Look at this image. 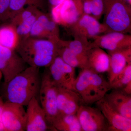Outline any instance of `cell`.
<instances>
[{
  "label": "cell",
  "mask_w": 131,
  "mask_h": 131,
  "mask_svg": "<svg viewBox=\"0 0 131 131\" xmlns=\"http://www.w3.org/2000/svg\"><path fill=\"white\" fill-rule=\"evenodd\" d=\"M74 90L80 95L82 105H88L103 98L111 88L108 81L101 74L84 68L76 78Z\"/></svg>",
  "instance_id": "cell-3"
},
{
  "label": "cell",
  "mask_w": 131,
  "mask_h": 131,
  "mask_svg": "<svg viewBox=\"0 0 131 131\" xmlns=\"http://www.w3.org/2000/svg\"><path fill=\"white\" fill-rule=\"evenodd\" d=\"M58 45L68 47L80 56L87 59L88 52L93 46L92 42L89 40L74 39L73 40H64L60 39Z\"/></svg>",
  "instance_id": "cell-20"
},
{
  "label": "cell",
  "mask_w": 131,
  "mask_h": 131,
  "mask_svg": "<svg viewBox=\"0 0 131 131\" xmlns=\"http://www.w3.org/2000/svg\"><path fill=\"white\" fill-rule=\"evenodd\" d=\"M92 45L113 52L131 47V35L118 32H109L98 35L93 39Z\"/></svg>",
  "instance_id": "cell-11"
},
{
  "label": "cell",
  "mask_w": 131,
  "mask_h": 131,
  "mask_svg": "<svg viewBox=\"0 0 131 131\" xmlns=\"http://www.w3.org/2000/svg\"><path fill=\"white\" fill-rule=\"evenodd\" d=\"M57 86L52 78L48 68H46L41 75L39 96L47 123L53 129L52 124L58 116L57 105Z\"/></svg>",
  "instance_id": "cell-5"
},
{
  "label": "cell",
  "mask_w": 131,
  "mask_h": 131,
  "mask_svg": "<svg viewBox=\"0 0 131 131\" xmlns=\"http://www.w3.org/2000/svg\"><path fill=\"white\" fill-rule=\"evenodd\" d=\"M88 67L96 73L101 74L108 72L110 68V57L103 49L93 47L87 55Z\"/></svg>",
  "instance_id": "cell-18"
},
{
  "label": "cell",
  "mask_w": 131,
  "mask_h": 131,
  "mask_svg": "<svg viewBox=\"0 0 131 131\" xmlns=\"http://www.w3.org/2000/svg\"><path fill=\"white\" fill-rule=\"evenodd\" d=\"M10 0H0V21L9 19Z\"/></svg>",
  "instance_id": "cell-29"
},
{
  "label": "cell",
  "mask_w": 131,
  "mask_h": 131,
  "mask_svg": "<svg viewBox=\"0 0 131 131\" xmlns=\"http://www.w3.org/2000/svg\"><path fill=\"white\" fill-rule=\"evenodd\" d=\"M58 45V55L66 63L81 69L88 67L87 59L76 54L68 47Z\"/></svg>",
  "instance_id": "cell-22"
},
{
  "label": "cell",
  "mask_w": 131,
  "mask_h": 131,
  "mask_svg": "<svg viewBox=\"0 0 131 131\" xmlns=\"http://www.w3.org/2000/svg\"><path fill=\"white\" fill-rule=\"evenodd\" d=\"M83 14L81 0H65L51 8L50 15L59 26L69 28Z\"/></svg>",
  "instance_id": "cell-6"
},
{
  "label": "cell",
  "mask_w": 131,
  "mask_h": 131,
  "mask_svg": "<svg viewBox=\"0 0 131 131\" xmlns=\"http://www.w3.org/2000/svg\"><path fill=\"white\" fill-rule=\"evenodd\" d=\"M47 5V0H10L9 20L25 6H34L43 12Z\"/></svg>",
  "instance_id": "cell-23"
},
{
  "label": "cell",
  "mask_w": 131,
  "mask_h": 131,
  "mask_svg": "<svg viewBox=\"0 0 131 131\" xmlns=\"http://www.w3.org/2000/svg\"><path fill=\"white\" fill-rule=\"evenodd\" d=\"M30 37L58 41L60 39L59 25L50 15L41 11L33 25Z\"/></svg>",
  "instance_id": "cell-12"
},
{
  "label": "cell",
  "mask_w": 131,
  "mask_h": 131,
  "mask_svg": "<svg viewBox=\"0 0 131 131\" xmlns=\"http://www.w3.org/2000/svg\"><path fill=\"white\" fill-rule=\"evenodd\" d=\"M3 104L4 103L3 102L2 99L0 97V131H4L2 119V115Z\"/></svg>",
  "instance_id": "cell-31"
},
{
  "label": "cell",
  "mask_w": 131,
  "mask_h": 131,
  "mask_svg": "<svg viewBox=\"0 0 131 131\" xmlns=\"http://www.w3.org/2000/svg\"><path fill=\"white\" fill-rule=\"evenodd\" d=\"M56 131H82L76 114L58 115L52 124Z\"/></svg>",
  "instance_id": "cell-19"
},
{
  "label": "cell",
  "mask_w": 131,
  "mask_h": 131,
  "mask_svg": "<svg viewBox=\"0 0 131 131\" xmlns=\"http://www.w3.org/2000/svg\"><path fill=\"white\" fill-rule=\"evenodd\" d=\"M2 73L0 71V80H1V79L2 77Z\"/></svg>",
  "instance_id": "cell-33"
},
{
  "label": "cell",
  "mask_w": 131,
  "mask_h": 131,
  "mask_svg": "<svg viewBox=\"0 0 131 131\" xmlns=\"http://www.w3.org/2000/svg\"><path fill=\"white\" fill-rule=\"evenodd\" d=\"M110 84L111 90H122L127 86L131 84V63L128 64L122 72Z\"/></svg>",
  "instance_id": "cell-25"
},
{
  "label": "cell",
  "mask_w": 131,
  "mask_h": 131,
  "mask_svg": "<svg viewBox=\"0 0 131 131\" xmlns=\"http://www.w3.org/2000/svg\"><path fill=\"white\" fill-rule=\"evenodd\" d=\"M41 11H39L37 13L32 15L15 27L16 32L18 36L19 41L30 37V32L33 25Z\"/></svg>",
  "instance_id": "cell-26"
},
{
  "label": "cell",
  "mask_w": 131,
  "mask_h": 131,
  "mask_svg": "<svg viewBox=\"0 0 131 131\" xmlns=\"http://www.w3.org/2000/svg\"><path fill=\"white\" fill-rule=\"evenodd\" d=\"M40 68L28 66L7 83V101L27 105L34 97L39 95L41 83Z\"/></svg>",
  "instance_id": "cell-1"
},
{
  "label": "cell",
  "mask_w": 131,
  "mask_h": 131,
  "mask_svg": "<svg viewBox=\"0 0 131 131\" xmlns=\"http://www.w3.org/2000/svg\"><path fill=\"white\" fill-rule=\"evenodd\" d=\"M24 106L7 101L4 103L2 119L4 131L25 130L26 113Z\"/></svg>",
  "instance_id": "cell-9"
},
{
  "label": "cell",
  "mask_w": 131,
  "mask_h": 131,
  "mask_svg": "<svg viewBox=\"0 0 131 131\" xmlns=\"http://www.w3.org/2000/svg\"><path fill=\"white\" fill-rule=\"evenodd\" d=\"M84 14L92 15L98 20L103 15V0H81Z\"/></svg>",
  "instance_id": "cell-24"
},
{
  "label": "cell",
  "mask_w": 131,
  "mask_h": 131,
  "mask_svg": "<svg viewBox=\"0 0 131 131\" xmlns=\"http://www.w3.org/2000/svg\"><path fill=\"white\" fill-rule=\"evenodd\" d=\"M103 24L108 32L128 34L131 30V6L123 0H103Z\"/></svg>",
  "instance_id": "cell-4"
},
{
  "label": "cell",
  "mask_w": 131,
  "mask_h": 131,
  "mask_svg": "<svg viewBox=\"0 0 131 131\" xmlns=\"http://www.w3.org/2000/svg\"><path fill=\"white\" fill-rule=\"evenodd\" d=\"M58 40L29 37L19 41L15 50L28 66L48 68L58 56Z\"/></svg>",
  "instance_id": "cell-2"
},
{
  "label": "cell",
  "mask_w": 131,
  "mask_h": 131,
  "mask_svg": "<svg viewBox=\"0 0 131 131\" xmlns=\"http://www.w3.org/2000/svg\"><path fill=\"white\" fill-rule=\"evenodd\" d=\"M0 71L4 78L5 83H7L15 76L20 73L18 70L0 57Z\"/></svg>",
  "instance_id": "cell-28"
},
{
  "label": "cell",
  "mask_w": 131,
  "mask_h": 131,
  "mask_svg": "<svg viewBox=\"0 0 131 131\" xmlns=\"http://www.w3.org/2000/svg\"><path fill=\"white\" fill-rule=\"evenodd\" d=\"M48 69L52 78L58 87L74 90L76 79L75 68L66 63L58 56L54 59Z\"/></svg>",
  "instance_id": "cell-10"
},
{
  "label": "cell",
  "mask_w": 131,
  "mask_h": 131,
  "mask_svg": "<svg viewBox=\"0 0 131 131\" xmlns=\"http://www.w3.org/2000/svg\"><path fill=\"white\" fill-rule=\"evenodd\" d=\"M27 106L26 131H45L49 129L55 130L47 123L44 111L37 97L32 98Z\"/></svg>",
  "instance_id": "cell-13"
},
{
  "label": "cell",
  "mask_w": 131,
  "mask_h": 131,
  "mask_svg": "<svg viewBox=\"0 0 131 131\" xmlns=\"http://www.w3.org/2000/svg\"><path fill=\"white\" fill-rule=\"evenodd\" d=\"M74 39L89 40L108 32L106 26L90 15L84 14L69 28Z\"/></svg>",
  "instance_id": "cell-7"
},
{
  "label": "cell",
  "mask_w": 131,
  "mask_h": 131,
  "mask_svg": "<svg viewBox=\"0 0 131 131\" xmlns=\"http://www.w3.org/2000/svg\"><path fill=\"white\" fill-rule=\"evenodd\" d=\"M40 11L41 10L34 6H27L10 19L9 24L16 27L32 15L37 13Z\"/></svg>",
  "instance_id": "cell-27"
},
{
  "label": "cell",
  "mask_w": 131,
  "mask_h": 131,
  "mask_svg": "<svg viewBox=\"0 0 131 131\" xmlns=\"http://www.w3.org/2000/svg\"><path fill=\"white\" fill-rule=\"evenodd\" d=\"M65 0H47V4L51 8L63 2Z\"/></svg>",
  "instance_id": "cell-30"
},
{
  "label": "cell",
  "mask_w": 131,
  "mask_h": 131,
  "mask_svg": "<svg viewBox=\"0 0 131 131\" xmlns=\"http://www.w3.org/2000/svg\"><path fill=\"white\" fill-rule=\"evenodd\" d=\"M103 97L109 105L122 116L131 119V94L121 89H112Z\"/></svg>",
  "instance_id": "cell-16"
},
{
  "label": "cell",
  "mask_w": 131,
  "mask_h": 131,
  "mask_svg": "<svg viewBox=\"0 0 131 131\" xmlns=\"http://www.w3.org/2000/svg\"><path fill=\"white\" fill-rule=\"evenodd\" d=\"M19 42L15 27L9 24L0 27V45L15 50Z\"/></svg>",
  "instance_id": "cell-21"
},
{
  "label": "cell",
  "mask_w": 131,
  "mask_h": 131,
  "mask_svg": "<svg viewBox=\"0 0 131 131\" xmlns=\"http://www.w3.org/2000/svg\"><path fill=\"white\" fill-rule=\"evenodd\" d=\"M82 131H107L108 125L98 108L81 105L76 113Z\"/></svg>",
  "instance_id": "cell-8"
},
{
  "label": "cell",
  "mask_w": 131,
  "mask_h": 131,
  "mask_svg": "<svg viewBox=\"0 0 131 131\" xmlns=\"http://www.w3.org/2000/svg\"><path fill=\"white\" fill-rule=\"evenodd\" d=\"M110 68L108 72V79L110 83L131 63V47L113 52H109Z\"/></svg>",
  "instance_id": "cell-17"
},
{
  "label": "cell",
  "mask_w": 131,
  "mask_h": 131,
  "mask_svg": "<svg viewBox=\"0 0 131 131\" xmlns=\"http://www.w3.org/2000/svg\"><path fill=\"white\" fill-rule=\"evenodd\" d=\"M95 103L107 121L108 131H131V119L126 118L117 112L104 98Z\"/></svg>",
  "instance_id": "cell-14"
},
{
  "label": "cell",
  "mask_w": 131,
  "mask_h": 131,
  "mask_svg": "<svg viewBox=\"0 0 131 131\" xmlns=\"http://www.w3.org/2000/svg\"><path fill=\"white\" fill-rule=\"evenodd\" d=\"M128 5L131 6V0H123Z\"/></svg>",
  "instance_id": "cell-32"
},
{
  "label": "cell",
  "mask_w": 131,
  "mask_h": 131,
  "mask_svg": "<svg viewBox=\"0 0 131 131\" xmlns=\"http://www.w3.org/2000/svg\"><path fill=\"white\" fill-rule=\"evenodd\" d=\"M81 105L80 95L75 90L58 87L57 105L58 115L76 114Z\"/></svg>",
  "instance_id": "cell-15"
}]
</instances>
